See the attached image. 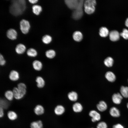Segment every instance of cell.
<instances>
[{
  "mask_svg": "<svg viewBox=\"0 0 128 128\" xmlns=\"http://www.w3.org/2000/svg\"><path fill=\"white\" fill-rule=\"evenodd\" d=\"M9 78L12 81H16L19 78V74L17 71L13 70L10 71L9 75Z\"/></svg>",
  "mask_w": 128,
  "mask_h": 128,
  "instance_id": "obj_9",
  "label": "cell"
},
{
  "mask_svg": "<svg viewBox=\"0 0 128 128\" xmlns=\"http://www.w3.org/2000/svg\"><path fill=\"white\" fill-rule=\"evenodd\" d=\"M109 34L110 40L112 41H117L119 38L120 34L117 31H112Z\"/></svg>",
  "mask_w": 128,
  "mask_h": 128,
  "instance_id": "obj_8",
  "label": "cell"
},
{
  "mask_svg": "<svg viewBox=\"0 0 128 128\" xmlns=\"http://www.w3.org/2000/svg\"><path fill=\"white\" fill-rule=\"evenodd\" d=\"M97 108L101 112L104 111L107 108V105L106 103L103 101H100L96 105Z\"/></svg>",
  "mask_w": 128,
  "mask_h": 128,
  "instance_id": "obj_17",
  "label": "cell"
},
{
  "mask_svg": "<svg viewBox=\"0 0 128 128\" xmlns=\"http://www.w3.org/2000/svg\"><path fill=\"white\" fill-rule=\"evenodd\" d=\"M45 55L46 57L50 59L54 58L55 56L56 53L55 51L52 49L47 50L45 52Z\"/></svg>",
  "mask_w": 128,
  "mask_h": 128,
  "instance_id": "obj_28",
  "label": "cell"
},
{
  "mask_svg": "<svg viewBox=\"0 0 128 128\" xmlns=\"http://www.w3.org/2000/svg\"><path fill=\"white\" fill-rule=\"evenodd\" d=\"M120 35L125 39H128V30L126 29H123L122 32L120 34Z\"/></svg>",
  "mask_w": 128,
  "mask_h": 128,
  "instance_id": "obj_35",
  "label": "cell"
},
{
  "mask_svg": "<svg viewBox=\"0 0 128 128\" xmlns=\"http://www.w3.org/2000/svg\"><path fill=\"white\" fill-rule=\"evenodd\" d=\"M65 110L64 107L61 105H57L55 108L54 112L57 115H60L62 114Z\"/></svg>",
  "mask_w": 128,
  "mask_h": 128,
  "instance_id": "obj_19",
  "label": "cell"
},
{
  "mask_svg": "<svg viewBox=\"0 0 128 128\" xmlns=\"http://www.w3.org/2000/svg\"><path fill=\"white\" fill-rule=\"evenodd\" d=\"M32 66L34 69L37 71L41 70L43 67L42 62L40 61L37 60H34L33 61Z\"/></svg>",
  "mask_w": 128,
  "mask_h": 128,
  "instance_id": "obj_11",
  "label": "cell"
},
{
  "mask_svg": "<svg viewBox=\"0 0 128 128\" xmlns=\"http://www.w3.org/2000/svg\"><path fill=\"white\" fill-rule=\"evenodd\" d=\"M0 107L3 109H6L9 106V104L5 100L2 99H0Z\"/></svg>",
  "mask_w": 128,
  "mask_h": 128,
  "instance_id": "obj_34",
  "label": "cell"
},
{
  "mask_svg": "<svg viewBox=\"0 0 128 128\" xmlns=\"http://www.w3.org/2000/svg\"><path fill=\"white\" fill-rule=\"evenodd\" d=\"M20 28L22 32L26 34L29 32L30 25L29 22L24 19H22L20 22Z\"/></svg>",
  "mask_w": 128,
  "mask_h": 128,
  "instance_id": "obj_4",
  "label": "cell"
},
{
  "mask_svg": "<svg viewBox=\"0 0 128 128\" xmlns=\"http://www.w3.org/2000/svg\"><path fill=\"white\" fill-rule=\"evenodd\" d=\"M37 86L39 88H43L45 85V82L44 79L40 76L37 77L36 79Z\"/></svg>",
  "mask_w": 128,
  "mask_h": 128,
  "instance_id": "obj_15",
  "label": "cell"
},
{
  "mask_svg": "<svg viewBox=\"0 0 128 128\" xmlns=\"http://www.w3.org/2000/svg\"><path fill=\"white\" fill-rule=\"evenodd\" d=\"M42 42L44 43L48 44L51 42L52 40V38L50 36L46 35L42 37Z\"/></svg>",
  "mask_w": 128,
  "mask_h": 128,
  "instance_id": "obj_32",
  "label": "cell"
},
{
  "mask_svg": "<svg viewBox=\"0 0 128 128\" xmlns=\"http://www.w3.org/2000/svg\"><path fill=\"white\" fill-rule=\"evenodd\" d=\"M97 128H107L106 123L105 122L102 121L99 123L97 126Z\"/></svg>",
  "mask_w": 128,
  "mask_h": 128,
  "instance_id": "obj_36",
  "label": "cell"
},
{
  "mask_svg": "<svg viewBox=\"0 0 128 128\" xmlns=\"http://www.w3.org/2000/svg\"><path fill=\"white\" fill-rule=\"evenodd\" d=\"M72 108L74 111L76 113L81 112L83 109L82 105L79 102H76L74 104Z\"/></svg>",
  "mask_w": 128,
  "mask_h": 128,
  "instance_id": "obj_21",
  "label": "cell"
},
{
  "mask_svg": "<svg viewBox=\"0 0 128 128\" xmlns=\"http://www.w3.org/2000/svg\"><path fill=\"white\" fill-rule=\"evenodd\" d=\"M84 2L83 0H79V4L77 7L73 10L72 16L74 19L78 20L82 17L83 14V7L84 6Z\"/></svg>",
  "mask_w": 128,
  "mask_h": 128,
  "instance_id": "obj_2",
  "label": "cell"
},
{
  "mask_svg": "<svg viewBox=\"0 0 128 128\" xmlns=\"http://www.w3.org/2000/svg\"><path fill=\"white\" fill-rule=\"evenodd\" d=\"M26 47L25 46L22 44H19L16 46L15 50L16 53L18 54H23L25 51Z\"/></svg>",
  "mask_w": 128,
  "mask_h": 128,
  "instance_id": "obj_12",
  "label": "cell"
},
{
  "mask_svg": "<svg viewBox=\"0 0 128 128\" xmlns=\"http://www.w3.org/2000/svg\"><path fill=\"white\" fill-rule=\"evenodd\" d=\"M113 128H124V127L120 124H117L114 125Z\"/></svg>",
  "mask_w": 128,
  "mask_h": 128,
  "instance_id": "obj_38",
  "label": "cell"
},
{
  "mask_svg": "<svg viewBox=\"0 0 128 128\" xmlns=\"http://www.w3.org/2000/svg\"><path fill=\"white\" fill-rule=\"evenodd\" d=\"M27 54L30 57H34L37 55V53L35 49L33 48H30L27 50Z\"/></svg>",
  "mask_w": 128,
  "mask_h": 128,
  "instance_id": "obj_25",
  "label": "cell"
},
{
  "mask_svg": "<svg viewBox=\"0 0 128 128\" xmlns=\"http://www.w3.org/2000/svg\"><path fill=\"white\" fill-rule=\"evenodd\" d=\"M35 114L37 115H39L43 114L44 112V109L41 105H37L34 109Z\"/></svg>",
  "mask_w": 128,
  "mask_h": 128,
  "instance_id": "obj_14",
  "label": "cell"
},
{
  "mask_svg": "<svg viewBox=\"0 0 128 128\" xmlns=\"http://www.w3.org/2000/svg\"><path fill=\"white\" fill-rule=\"evenodd\" d=\"M114 60L111 57H109L106 58L104 61L105 65L107 67H112L113 64Z\"/></svg>",
  "mask_w": 128,
  "mask_h": 128,
  "instance_id": "obj_27",
  "label": "cell"
},
{
  "mask_svg": "<svg viewBox=\"0 0 128 128\" xmlns=\"http://www.w3.org/2000/svg\"><path fill=\"white\" fill-rule=\"evenodd\" d=\"M127 106L128 108V103L127 104Z\"/></svg>",
  "mask_w": 128,
  "mask_h": 128,
  "instance_id": "obj_42",
  "label": "cell"
},
{
  "mask_svg": "<svg viewBox=\"0 0 128 128\" xmlns=\"http://www.w3.org/2000/svg\"><path fill=\"white\" fill-rule=\"evenodd\" d=\"M109 112L110 115L114 117H119L120 115L119 110L115 107H113L111 108Z\"/></svg>",
  "mask_w": 128,
  "mask_h": 128,
  "instance_id": "obj_16",
  "label": "cell"
},
{
  "mask_svg": "<svg viewBox=\"0 0 128 128\" xmlns=\"http://www.w3.org/2000/svg\"><path fill=\"white\" fill-rule=\"evenodd\" d=\"M73 39L77 42H80L83 38V35L81 32L78 31L74 32L73 34Z\"/></svg>",
  "mask_w": 128,
  "mask_h": 128,
  "instance_id": "obj_13",
  "label": "cell"
},
{
  "mask_svg": "<svg viewBox=\"0 0 128 128\" xmlns=\"http://www.w3.org/2000/svg\"><path fill=\"white\" fill-rule=\"evenodd\" d=\"M14 98L16 100H19L23 98L26 92V89L15 87L12 90Z\"/></svg>",
  "mask_w": 128,
  "mask_h": 128,
  "instance_id": "obj_3",
  "label": "cell"
},
{
  "mask_svg": "<svg viewBox=\"0 0 128 128\" xmlns=\"http://www.w3.org/2000/svg\"><path fill=\"white\" fill-rule=\"evenodd\" d=\"M6 63V61L4 56L1 54L0 55V64L1 66L4 65Z\"/></svg>",
  "mask_w": 128,
  "mask_h": 128,
  "instance_id": "obj_37",
  "label": "cell"
},
{
  "mask_svg": "<svg viewBox=\"0 0 128 128\" xmlns=\"http://www.w3.org/2000/svg\"><path fill=\"white\" fill-rule=\"evenodd\" d=\"M17 35L16 31L12 28L8 29L6 32V35L7 37L9 39L12 40L16 39Z\"/></svg>",
  "mask_w": 128,
  "mask_h": 128,
  "instance_id": "obj_7",
  "label": "cell"
},
{
  "mask_svg": "<svg viewBox=\"0 0 128 128\" xmlns=\"http://www.w3.org/2000/svg\"><path fill=\"white\" fill-rule=\"evenodd\" d=\"M5 98L9 101L12 100L14 97L13 91L9 90L6 91L5 93Z\"/></svg>",
  "mask_w": 128,
  "mask_h": 128,
  "instance_id": "obj_29",
  "label": "cell"
},
{
  "mask_svg": "<svg viewBox=\"0 0 128 128\" xmlns=\"http://www.w3.org/2000/svg\"><path fill=\"white\" fill-rule=\"evenodd\" d=\"M99 34L102 37H105L109 34V30L105 27H101L99 29Z\"/></svg>",
  "mask_w": 128,
  "mask_h": 128,
  "instance_id": "obj_20",
  "label": "cell"
},
{
  "mask_svg": "<svg viewBox=\"0 0 128 128\" xmlns=\"http://www.w3.org/2000/svg\"><path fill=\"white\" fill-rule=\"evenodd\" d=\"M123 99V96L121 94L117 93L114 94L112 96V100L113 102L115 104H120Z\"/></svg>",
  "mask_w": 128,
  "mask_h": 128,
  "instance_id": "obj_10",
  "label": "cell"
},
{
  "mask_svg": "<svg viewBox=\"0 0 128 128\" xmlns=\"http://www.w3.org/2000/svg\"><path fill=\"white\" fill-rule=\"evenodd\" d=\"M85 12L87 14H90L93 13L95 11V6H87L84 7Z\"/></svg>",
  "mask_w": 128,
  "mask_h": 128,
  "instance_id": "obj_31",
  "label": "cell"
},
{
  "mask_svg": "<svg viewBox=\"0 0 128 128\" xmlns=\"http://www.w3.org/2000/svg\"><path fill=\"white\" fill-rule=\"evenodd\" d=\"M121 94L124 98H128V87L122 86L120 89Z\"/></svg>",
  "mask_w": 128,
  "mask_h": 128,
  "instance_id": "obj_26",
  "label": "cell"
},
{
  "mask_svg": "<svg viewBox=\"0 0 128 128\" xmlns=\"http://www.w3.org/2000/svg\"><path fill=\"white\" fill-rule=\"evenodd\" d=\"M125 25L126 27H128V18H127L125 22Z\"/></svg>",
  "mask_w": 128,
  "mask_h": 128,
  "instance_id": "obj_41",
  "label": "cell"
},
{
  "mask_svg": "<svg viewBox=\"0 0 128 128\" xmlns=\"http://www.w3.org/2000/svg\"><path fill=\"white\" fill-rule=\"evenodd\" d=\"M31 128H43L42 122L40 120L32 122L30 124Z\"/></svg>",
  "mask_w": 128,
  "mask_h": 128,
  "instance_id": "obj_22",
  "label": "cell"
},
{
  "mask_svg": "<svg viewBox=\"0 0 128 128\" xmlns=\"http://www.w3.org/2000/svg\"><path fill=\"white\" fill-rule=\"evenodd\" d=\"M89 115L92 118L91 120L93 122L99 121L101 118L100 114L95 110H93L90 111L89 113Z\"/></svg>",
  "mask_w": 128,
  "mask_h": 128,
  "instance_id": "obj_6",
  "label": "cell"
},
{
  "mask_svg": "<svg viewBox=\"0 0 128 128\" xmlns=\"http://www.w3.org/2000/svg\"><path fill=\"white\" fill-rule=\"evenodd\" d=\"M33 13L35 14L38 15L41 12L42 10L41 6L38 5H35L32 7Z\"/></svg>",
  "mask_w": 128,
  "mask_h": 128,
  "instance_id": "obj_24",
  "label": "cell"
},
{
  "mask_svg": "<svg viewBox=\"0 0 128 128\" xmlns=\"http://www.w3.org/2000/svg\"><path fill=\"white\" fill-rule=\"evenodd\" d=\"M78 0H66L65 3L68 7L70 9L74 10L77 7L79 3Z\"/></svg>",
  "mask_w": 128,
  "mask_h": 128,
  "instance_id": "obj_5",
  "label": "cell"
},
{
  "mask_svg": "<svg viewBox=\"0 0 128 128\" xmlns=\"http://www.w3.org/2000/svg\"></svg>",
  "mask_w": 128,
  "mask_h": 128,
  "instance_id": "obj_43",
  "label": "cell"
},
{
  "mask_svg": "<svg viewBox=\"0 0 128 128\" xmlns=\"http://www.w3.org/2000/svg\"><path fill=\"white\" fill-rule=\"evenodd\" d=\"M105 77L110 82H113L116 79L115 75L111 71L107 72L105 74Z\"/></svg>",
  "mask_w": 128,
  "mask_h": 128,
  "instance_id": "obj_18",
  "label": "cell"
},
{
  "mask_svg": "<svg viewBox=\"0 0 128 128\" xmlns=\"http://www.w3.org/2000/svg\"><path fill=\"white\" fill-rule=\"evenodd\" d=\"M28 1L30 3L32 4H35L38 1V0H29Z\"/></svg>",
  "mask_w": 128,
  "mask_h": 128,
  "instance_id": "obj_40",
  "label": "cell"
},
{
  "mask_svg": "<svg viewBox=\"0 0 128 128\" xmlns=\"http://www.w3.org/2000/svg\"><path fill=\"white\" fill-rule=\"evenodd\" d=\"M7 115L9 119L11 120H15L18 117L17 114L12 111H9L7 113Z\"/></svg>",
  "mask_w": 128,
  "mask_h": 128,
  "instance_id": "obj_30",
  "label": "cell"
},
{
  "mask_svg": "<svg viewBox=\"0 0 128 128\" xmlns=\"http://www.w3.org/2000/svg\"><path fill=\"white\" fill-rule=\"evenodd\" d=\"M96 4V1L95 0H87L84 2V7L87 6H95Z\"/></svg>",
  "mask_w": 128,
  "mask_h": 128,
  "instance_id": "obj_33",
  "label": "cell"
},
{
  "mask_svg": "<svg viewBox=\"0 0 128 128\" xmlns=\"http://www.w3.org/2000/svg\"><path fill=\"white\" fill-rule=\"evenodd\" d=\"M26 4V2L25 0H12L9 7V12L14 16L20 15L25 10Z\"/></svg>",
  "mask_w": 128,
  "mask_h": 128,
  "instance_id": "obj_1",
  "label": "cell"
},
{
  "mask_svg": "<svg viewBox=\"0 0 128 128\" xmlns=\"http://www.w3.org/2000/svg\"><path fill=\"white\" fill-rule=\"evenodd\" d=\"M4 115L3 109L1 107H0V118L3 117Z\"/></svg>",
  "mask_w": 128,
  "mask_h": 128,
  "instance_id": "obj_39",
  "label": "cell"
},
{
  "mask_svg": "<svg viewBox=\"0 0 128 128\" xmlns=\"http://www.w3.org/2000/svg\"><path fill=\"white\" fill-rule=\"evenodd\" d=\"M68 96L69 99L72 101H76L78 99V94L74 91H72L69 92L68 94Z\"/></svg>",
  "mask_w": 128,
  "mask_h": 128,
  "instance_id": "obj_23",
  "label": "cell"
}]
</instances>
